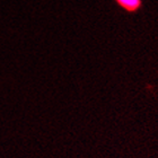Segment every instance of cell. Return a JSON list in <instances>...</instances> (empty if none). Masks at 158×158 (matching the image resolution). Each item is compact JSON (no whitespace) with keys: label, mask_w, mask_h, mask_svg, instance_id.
Wrapping results in <instances>:
<instances>
[{"label":"cell","mask_w":158,"mask_h":158,"mask_svg":"<svg viewBox=\"0 0 158 158\" xmlns=\"http://www.w3.org/2000/svg\"><path fill=\"white\" fill-rule=\"evenodd\" d=\"M114 2L130 15H135L143 8V0H114Z\"/></svg>","instance_id":"6da1fadb"}]
</instances>
